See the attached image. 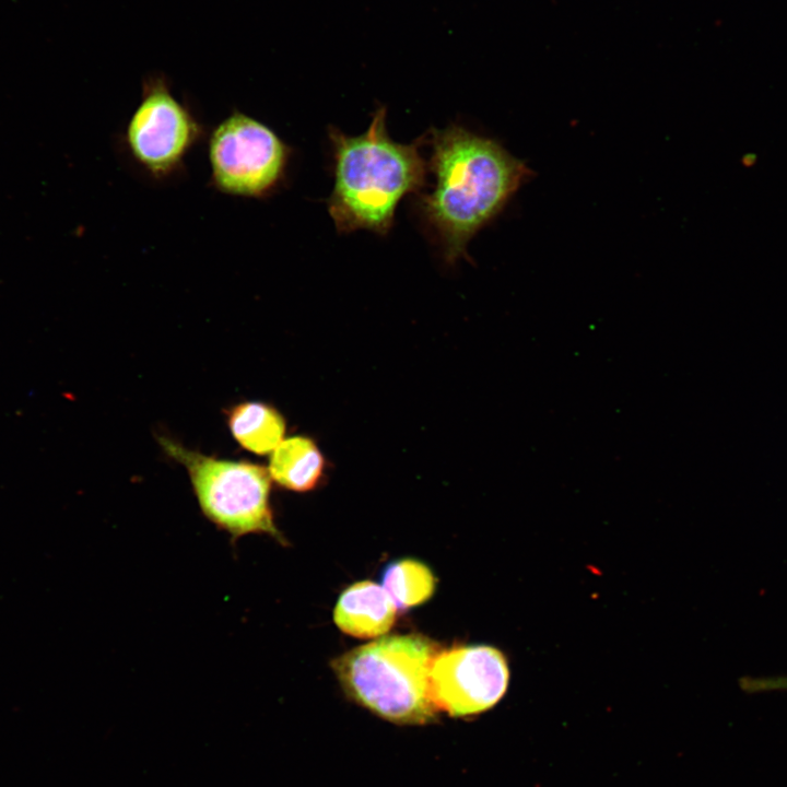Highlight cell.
Wrapping results in <instances>:
<instances>
[{
  "instance_id": "cell-1",
  "label": "cell",
  "mask_w": 787,
  "mask_h": 787,
  "mask_svg": "<svg viewBox=\"0 0 787 787\" xmlns=\"http://www.w3.org/2000/svg\"><path fill=\"white\" fill-rule=\"evenodd\" d=\"M434 188L421 195L422 218L449 263L506 205L532 172L493 139L459 125L430 132Z\"/></svg>"
},
{
  "instance_id": "cell-2",
  "label": "cell",
  "mask_w": 787,
  "mask_h": 787,
  "mask_svg": "<svg viewBox=\"0 0 787 787\" xmlns=\"http://www.w3.org/2000/svg\"><path fill=\"white\" fill-rule=\"evenodd\" d=\"M386 107L374 114L367 130L356 137L330 127L333 188L328 212L340 233L367 230L386 235L400 200L425 185L421 155L425 136L412 143L393 141L386 128Z\"/></svg>"
},
{
  "instance_id": "cell-3",
  "label": "cell",
  "mask_w": 787,
  "mask_h": 787,
  "mask_svg": "<svg viewBox=\"0 0 787 787\" xmlns=\"http://www.w3.org/2000/svg\"><path fill=\"white\" fill-rule=\"evenodd\" d=\"M436 644L421 635H396L356 647L332 661L345 694L378 717L403 726L436 720L430 688Z\"/></svg>"
},
{
  "instance_id": "cell-4",
  "label": "cell",
  "mask_w": 787,
  "mask_h": 787,
  "mask_svg": "<svg viewBox=\"0 0 787 787\" xmlns=\"http://www.w3.org/2000/svg\"><path fill=\"white\" fill-rule=\"evenodd\" d=\"M164 453L183 465L203 516L228 533L231 543L248 535H267L281 544L270 504L271 478L266 467L246 460L205 456L158 436Z\"/></svg>"
},
{
  "instance_id": "cell-5",
  "label": "cell",
  "mask_w": 787,
  "mask_h": 787,
  "mask_svg": "<svg viewBox=\"0 0 787 787\" xmlns=\"http://www.w3.org/2000/svg\"><path fill=\"white\" fill-rule=\"evenodd\" d=\"M208 157L215 190L263 199L284 181L291 149L269 126L234 109L212 129Z\"/></svg>"
},
{
  "instance_id": "cell-6",
  "label": "cell",
  "mask_w": 787,
  "mask_h": 787,
  "mask_svg": "<svg viewBox=\"0 0 787 787\" xmlns=\"http://www.w3.org/2000/svg\"><path fill=\"white\" fill-rule=\"evenodd\" d=\"M203 137L202 124L173 94L165 77L143 81L140 102L122 134L124 148L141 172L154 180L173 178Z\"/></svg>"
},
{
  "instance_id": "cell-7",
  "label": "cell",
  "mask_w": 787,
  "mask_h": 787,
  "mask_svg": "<svg viewBox=\"0 0 787 787\" xmlns=\"http://www.w3.org/2000/svg\"><path fill=\"white\" fill-rule=\"evenodd\" d=\"M509 669L503 653L479 645L438 653L430 672L431 694L438 710L451 717L483 713L506 693Z\"/></svg>"
},
{
  "instance_id": "cell-8",
  "label": "cell",
  "mask_w": 787,
  "mask_h": 787,
  "mask_svg": "<svg viewBox=\"0 0 787 787\" xmlns=\"http://www.w3.org/2000/svg\"><path fill=\"white\" fill-rule=\"evenodd\" d=\"M397 607L384 587L360 582L348 587L339 597L333 619L338 627L354 637L374 638L389 631Z\"/></svg>"
},
{
  "instance_id": "cell-9",
  "label": "cell",
  "mask_w": 787,
  "mask_h": 787,
  "mask_svg": "<svg viewBox=\"0 0 787 787\" xmlns=\"http://www.w3.org/2000/svg\"><path fill=\"white\" fill-rule=\"evenodd\" d=\"M225 414L233 437L250 453L271 454L284 439L285 420L271 404L243 401L230 407Z\"/></svg>"
},
{
  "instance_id": "cell-10",
  "label": "cell",
  "mask_w": 787,
  "mask_h": 787,
  "mask_svg": "<svg viewBox=\"0 0 787 787\" xmlns=\"http://www.w3.org/2000/svg\"><path fill=\"white\" fill-rule=\"evenodd\" d=\"M324 466L322 454L314 441L298 435L283 439L274 448L268 471L281 488L306 492L320 481Z\"/></svg>"
},
{
  "instance_id": "cell-11",
  "label": "cell",
  "mask_w": 787,
  "mask_h": 787,
  "mask_svg": "<svg viewBox=\"0 0 787 787\" xmlns=\"http://www.w3.org/2000/svg\"><path fill=\"white\" fill-rule=\"evenodd\" d=\"M383 584L399 609L425 602L435 589V578L430 568L414 560H402L388 566Z\"/></svg>"
},
{
  "instance_id": "cell-12",
  "label": "cell",
  "mask_w": 787,
  "mask_h": 787,
  "mask_svg": "<svg viewBox=\"0 0 787 787\" xmlns=\"http://www.w3.org/2000/svg\"><path fill=\"white\" fill-rule=\"evenodd\" d=\"M739 685L747 693L787 692V676H744L739 680Z\"/></svg>"
}]
</instances>
